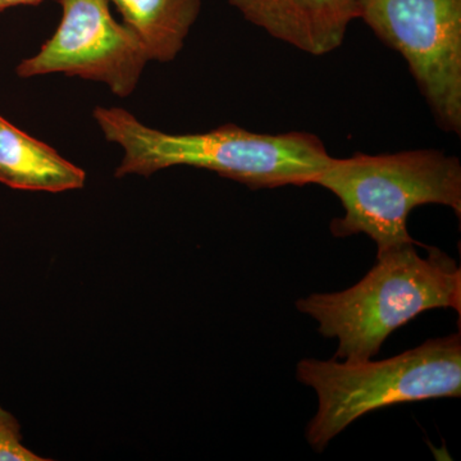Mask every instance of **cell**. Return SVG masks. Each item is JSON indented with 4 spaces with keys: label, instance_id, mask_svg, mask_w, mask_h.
I'll return each mask as SVG.
<instances>
[{
    "label": "cell",
    "instance_id": "obj_1",
    "mask_svg": "<svg viewBox=\"0 0 461 461\" xmlns=\"http://www.w3.org/2000/svg\"><path fill=\"white\" fill-rule=\"evenodd\" d=\"M93 117L105 140L123 150L117 178L149 177L187 166L218 173L251 190L277 189L313 184L333 158L313 133L269 135L229 123L208 132L173 135L151 129L122 108L96 107Z\"/></svg>",
    "mask_w": 461,
    "mask_h": 461
},
{
    "label": "cell",
    "instance_id": "obj_2",
    "mask_svg": "<svg viewBox=\"0 0 461 461\" xmlns=\"http://www.w3.org/2000/svg\"><path fill=\"white\" fill-rule=\"evenodd\" d=\"M417 245L423 244L378 253L375 267L350 288L297 300V311L318 321L321 336L339 339L335 359H372L391 333L432 309L461 313L460 267L437 248L420 257Z\"/></svg>",
    "mask_w": 461,
    "mask_h": 461
},
{
    "label": "cell",
    "instance_id": "obj_3",
    "mask_svg": "<svg viewBox=\"0 0 461 461\" xmlns=\"http://www.w3.org/2000/svg\"><path fill=\"white\" fill-rule=\"evenodd\" d=\"M313 184L344 206L345 214L330 222L332 235L364 233L377 245V254L418 244L408 230L409 215L418 206L445 205L461 214L459 158L436 149L332 158Z\"/></svg>",
    "mask_w": 461,
    "mask_h": 461
},
{
    "label": "cell",
    "instance_id": "obj_4",
    "mask_svg": "<svg viewBox=\"0 0 461 461\" xmlns=\"http://www.w3.org/2000/svg\"><path fill=\"white\" fill-rule=\"evenodd\" d=\"M296 377L318 396L306 439L321 453L335 437L368 412L423 400L460 397L461 335L432 339L379 362L303 359Z\"/></svg>",
    "mask_w": 461,
    "mask_h": 461
},
{
    "label": "cell",
    "instance_id": "obj_5",
    "mask_svg": "<svg viewBox=\"0 0 461 461\" xmlns=\"http://www.w3.org/2000/svg\"><path fill=\"white\" fill-rule=\"evenodd\" d=\"M359 20L402 54L444 131L461 133V0H360Z\"/></svg>",
    "mask_w": 461,
    "mask_h": 461
},
{
    "label": "cell",
    "instance_id": "obj_6",
    "mask_svg": "<svg viewBox=\"0 0 461 461\" xmlns=\"http://www.w3.org/2000/svg\"><path fill=\"white\" fill-rule=\"evenodd\" d=\"M62 17L35 56L17 66L21 78L63 74L107 85L129 98L150 58L139 36L111 14L109 0H58Z\"/></svg>",
    "mask_w": 461,
    "mask_h": 461
},
{
    "label": "cell",
    "instance_id": "obj_7",
    "mask_svg": "<svg viewBox=\"0 0 461 461\" xmlns=\"http://www.w3.org/2000/svg\"><path fill=\"white\" fill-rule=\"evenodd\" d=\"M248 23L312 56L339 50L360 0H227Z\"/></svg>",
    "mask_w": 461,
    "mask_h": 461
},
{
    "label": "cell",
    "instance_id": "obj_8",
    "mask_svg": "<svg viewBox=\"0 0 461 461\" xmlns=\"http://www.w3.org/2000/svg\"><path fill=\"white\" fill-rule=\"evenodd\" d=\"M0 182L16 190L63 193L83 189L86 173L0 115Z\"/></svg>",
    "mask_w": 461,
    "mask_h": 461
},
{
    "label": "cell",
    "instance_id": "obj_9",
    "mask_svg": "<svg viewBox=\"0 0 461 461\" xmlns=\"http://www.w3.org/2000/svg\"><path fill=\"white\" fill-rule=\"evenodd\" d=\"M147 48L150 60L172 62L202 11V0H109Z\"/></svg>",
    "mask_w": 461,
    "mask_h": 461
},
{
    "label": "cell",
    "instance_id": "obj_10",
    "mask_svg": "<svg viewBox=\"0 0 461 461\" xmlns=\"http://www.w3.org/2000/svg\"><path fill=\"white\" fill-rule=\"evenodd\" d=\"M23 444L20 424L0 406V461H45Z\"/></svg>",
    "mask_w": 461,
    "mask_h": 461
},
{
    "label": "cell",
    "instance_id": "obj_11",
    "mask_svg": "<svg viewBox=\"0 0 461 461\" xmlns=\"http://www.w3.org/2000/svg\"><path fill=\"white\" fill-rule=\"evenodd\" d=\"M44 0H0V14L9 8L21 7V5H38Z\"/></svg>",
    "mask_w": 461,
    "mask_h": 461
}]
</instances>
